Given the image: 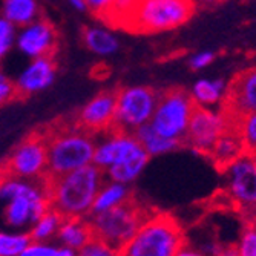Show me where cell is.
Returning <instances> with one entry per match:
<instances>
[{"instance_id": "7c38bea8", "label": "cell", "mask_w": 256, "mask_h": 256, "mask_svg": "<svg viewBox=\"0 0 256 256\" xmlns=\"http://www.w3.org/2000/svg\"><path fill=\"white\" fill-rule=\"evenodd\" d=\"M143 150L144 149L138 143L134 132L112 128L100 134L98 140H96V150L92 164H96L98 169L106 172L109 168L120 164V162L135 156Z\"/></svg>"}, {"instance_id": "2e32d148", "label": "cell", "mask_w": 256, "mask_h": 256, "mask_svg": "<svg viewBox=\"0 0 256 256\" xmlns=\"http://www.w3.org/2000/svg\"><path fill=\"white\" fill-rule=\"evenodd\" d=\"M222 108L235 118L256 112V66L240 72L227 88Z\"/></svg>"}, {"instance_id": "836d02e7", "label": "cell", "mask_w": 256, "mask_h": 256, "mask_svg": "<svg viewBox=\"0 0 256 256\" xmlns=\"http://www.w3.org/2000/svg\"><path fill=\"white\" fill-rule=\"evenodd\" d=\"M56 246L50 244L48 241H32L25 247L18 256H54Z\"/></svg>"}, {"instance_id": "d6986e66", "label": "cell", "mask_w": 256, "mask_h": 256, "mask_svg": "<svg viewBox=\"0 0 256 256\" xmlns=\"http://www.w3.org/2000/svg\"><path fill=\"white\" fill-rule=\"evenodd\" d=\"M57 238L62 242V246H68L78 252L83 246H86L94 238V230H92L89 218H80V216L63 218Z\"/></svg>"}, {"instance_id": "f35d334b", "label": "cell", "mask_w": 256, "mask_h": 256, "mask_svg": "<svg viewBox=\"0 0 256 256\" xmlns=\"http://www.w3.org/2000/svg\"><path fill=\"white\" fill-rule=\"evenodd\" d=\"M54 256H78V252L68 246H62V247H56Z\"/></svg>"}, {"instance_id": "d590c367", "label": "cell", "mask_w": 256, "mask_h": 256, "mask_svg": "<svg viewBox=\"0 0 256 256\" xmlns=\"http://www.w3.org/2000/svg\"><path fill=\"white\" fill-rule=\"evenodd\" d=\"M174 256H208L207 253H204V250L198 248V247H194L190 244L186 242Z\"/></svg>"}, {"instance_id": "d6a6232c", "label": "cell", "mask_w": 256, "mask_h": 256, "mask_svg": "<svg viewBox=\"0 0 256 256\" xmlns=\"http://www.w3.org/2000/svg\"><path fill=\"white\" fill-rule=\"evenodd\" d=\"M84 4H86V10L89 12H92L96 17H98L100 20L108 23L110 11H112L114 0H84Z\"/></svg>"}, {"instance_id": "484cf974", "label": "cell", "mask_w": 256, "mask_h": 256, "mask_svg": "<svg viewBox=\"0 0 256 256\" xmlns=\"http://www.w3.org/2000/svg\"><path fill=\"white\" fill-rule=\"evenodd\" d=\"M31 242L25 230H0V256H18Z\"/></svg>"}, {"instance_id": "603a6c76", "label": "cell", "mask_w": 256, "mask_h": 256, "mask_svg": "<svg viewBox=\"0 0 256 256\" xmlns=\"http://www.w3.org/2000/svg\"><path fill=\"white\" fill-rule=\"evenodd\" d=\"M149 158L150 156L143 150V152L136 154L135 156L120 162V164H115V166L109 168L104 172V176H106V180L123 182V184L129 186L143 174V170L146 169L148 162H149Z\"/></svg>"}, {"instance_id": "ffe728a7", "label": "cell", "mask_w": 256, "mask_h": 256, "mask_svg": "<svg viewBox=\"0 0 256 256\" xmlns=\"http://www.w3.org/2000/svg\"><path fill=\"white\" fill-rule=\"evenodd\" d=\"M228 84L221 78H201L194 83L190 97L195 106L200 108H220L226 102Z\"/></svg>"}, {"instance_id": "277c9868", "label": "cell", "mask_w": 256, "mask_h": 256, "mask_svg": "<svg viewBox=\"0 0 256 256\" xmlns=\"http://www.w3.org/2000/svg\"><path fill=\"white\" fill-rule=\"evenodd\" d=\"M184 244V230L170 214L150 212L120 248V256H174Z\"/></svg>"}, {"instance_id": "7402d4cb", "label": "cell", "mask_w": 256, "mask_h": 256, "mask_svg": "<svg viewBox=\"0 0 256 256\" xmlns=\"http://www.w3.org/2000/svg\"><path fill=\"white\" fill-rule=\"evenodd\" d=\"M134 134L138 140V143L142 144V148L144 149V152L149 156L170 154V152L176 150L180 146H182V142H180V140H174V138L164 136L160 132H156L150 123L138 128Z\"/></svg>"}, {"instance_id": "cb8c5ba5", "label": "cell", "mask_w": 256, "mask_h": 256, "mask_svg": "<svg viewBox=\"0 0 256 256\" xmlns=\"http://www.w3.org/2000/svg\"><path fill=\"white\" fill-rule=\"evenodd\" d=\"M0 14L20 28L40 17V6L37 0H2Z\"/></svg>"}, {"instance_id": "7a4b0ae2", "label": "cell", "mask_w": 256, "mask_h": 256, "mask_svg": "<svg viewBox=\"0 0 256 256\" xmlns=\"http://www.w3.org/2000/svg\"><path fill=\"white\" fill-rule=\"evenodd\" d=\"M106 176L96 164H88L60 176L46 178L50 202L63 218H88Z\"/></svg>"}, {"instance_id": "8d00e7d4", "label": "cell", "mask_w": 256, "mask_h": 256, "mask_svg": "<svg viewBox=\"0 0 256 256\" xmlns=\"http://www.w3.org/2000/svg\"><path fill=\"white\" fill-rule=\"evenodd\" d=\"M195 10H210L221 5L226 0H190Z\"/></svg>"}, {"instance_id": "f546056e", "label": "cell", "mask_w": 256, "mask_h": 256, "mask_svg": "<svg viewBox=\"0 0 256 256\" xmlns=\"http://www.w3.org/2000/svg\"><path fill=\"white\" fill-rule=\"evenodd\" d=\"M78 256H120V250L109 242L94 236L78 250Z\"/></svg>"}, {"instance_id": "ba28073f", "label": "cell", "mask_w": 256, "mask_h": 256, "mask_svg": "<svg viewBox=\"0 0 256 256\" xmlns=\"http://www.w3.org/2000/svg\"><path fill=\"white\" fill-rule=\"evenodd\" d=\"M195 108L189 92L169 89L164 94H160L150 124L161 135L182 142Z\"/></svg>"}, {"instance_id": "44dd1931", "label": "cell", "mask_w": 256, "mask_h": 256, "mask_svg": "<svg viewBox=\"0 0 256 256\" xmlns=\"http://www.w3.org/2000/svg\"><path fill=\"white\" fill-rule=\"evenodd\" d=\"M129 200H132V194L128 184L104 180L102 188L98 189L94 204H92L90 215H97V214L110 210L114 207H118L128 202Z\"/></svg>"}, {"instance_id": "4dcf8cb0", "label": "cell", "mask_w": 256, "mask_h": 256, "mask_svg": "<svg viewBox=\"0 0 256 256\" xmlns=\"http://www.w3.org/2000/svg\"><path fill=\"white\" fill-rule=\"evenodd\" d=\"M136 2H138V0H114L112 11H110L109 20H108L109 25L123 28L124 22L128 20L130 12L134 11Z\"/></svg>"}, {"instance_id": "4316f807", "label": "cell", "mask_w": 256, "mask_h": 256, "mask_svg": "<svg viewBox=\"0 0 256 256\" xmlns=\"http://www.w3.org/2000/svg\"><path fill=\"white\" fill-rule=\"evenodd\" d=\"M234 126L238 130L247 154L256 150V112L246 114L242 117L234 120Z\"/></svg>"}, {"instance_id": "8992f818", "label": "cell", "mask_w": 256, "mask_h": 256, "mask_svg": "<svg viewBox=\"0 0 256 256\" xmlns=\"http://www.w3.org/2000/svg\"><path fill=\"white\" fill-rule=\"evenodd\" d=\"M152 210L140 206L135 200L114 207L110 210L89 215V222L94 230V236L109 242L118 250L135 235L138 227Z\"/></svg>"}, {"instance_id": "30bf717a", "label": "cell", "mask_w": 256, "mask_h": 256, "mask_svg": "<svg viewBox=\"0 0 256 256\" xmlns=\"http://www.w3.org/2000/svg\"><path fill=\"white\" fill-rule=\"evenodd\" d=\"M160 94L149 86H126L117 90L114 128L135 132L150 123Z\"/></svg>"}, {"instance_id": "5b68a950", "label": "cell", "mask_w": 256, "mask_h": 256, "mask_svg": "<svg viewBox=\"0 0 256 256\" xmlns=\"http://www.w3.org/2000/svg\"><path fill=\"white\" fill-rule=\"evenodd\" d=\"M190 0H138L123 28L138 34H160L178 30L194 16Z\"/></svg>"}, {"instance_id": "60d3db41", "label": "cell", "mask_w": 256, "mask_h": 256, "mask_svg": "<svg viewBox=\"0 0 256 256\" xmlns=\"http://www.w3.org/2000/svg\"><path fill=\"white\" fill-rule=\"evenodd\" d=\"M250 155H252V158H253V161L256 162V150H254V152H252Z\"/></svg>"}, {"instance_id": "3957f363", "label": "cell", "mask_w": 256, "mask_h": 256, "mask_svg": "<svg viewBox=\"0 0 256 256\" xmlns=\"http://www.w3.org/2000/svg\"><path fill=\"white\" fill-rule=\"evenodd\" d=\"M44 135L48 146V178L92 164L97 138L76 122L51 126L44 130Z\"/></svg>"}, {"instance_id": "e0dca14e", "label": "cell", "mask_w": 256, "mask_h": 256, "mask_svg": "<svg viewBox=\"0 0 256 256\" xmlns=\"http://www.w3.org/2000/svg\"><path fill=\"white\" fill-rule=\"evenodd\" d=\"M244 154H247V150L242 143V138L234 126L216 140V143L214 144L210 152L207 154V156L221 170L222 168L230 164L232 161L238 160Z\"/></svg>"}, {"instance_id": "f1b7e54d", "label": "cell", "mask_w": 256, "mask_h": 256, "mask_svg": "<svg viewBox=\"0 0 256 256\" xmlns=\"http://www.w3.org/2000/svg\"><path fill=\"white\" fill-rule=\"evenodd\" d=\"M17 26L6 17L0 14V60L5 58L12 48H16V38H17Z\"/></svg>"}, {"instance_id": "d4e9b609", "label": "cell", "mask_w": 256, "mask_h": 256, "mask_svg": "<svg viewBox=\"0 0 256 256\" xmlns=\"http://www.w3.org/2000/svg\"><path fill=\"white\" fill-rule=\"evenodd\" d=\"M63 216L51 207L46 210L28 230V234L32 241H50L51 238L57 236Z\"/></svg>"}, {"instance_id": "8fae6325", "label": "cell", "mask_w": 256, "mask_h": 256, "mask_svg": "<svg viewBox=\"0 0 256 256\" xmlns=\"http://www.w3.org/2000/svg\"><path fill=\"white\" fill-rule=\"evenodd\" d=\"M2 169L23 180L40 181L48 178V146L44 130L34 132L20 142L5 160Z\"/></svg>"}, {"instance_id": "ac0fdd59", "label": "cell", "mask_w": 256, "mask_h": 256, "mask_svg": "<svg viewBox=\"0 0 256 256\" xmlns=\"http://www.w3.org/2000/svg\"><path fill=\"white\" fill-rule=\"evenodd\" d=\"M82 40L88 51L98 57H110L120 50V40L110 30L100 25H89L82 31Z\"/></svg>"}, {"instance_id": "74e56055", "label": "cell", "mask_w": 256, "mask_h": 256, "mask_svg": "<svg viewBox=\"0 0 256 256\" xmlns=\"http://www.w3.org/2000/svg\"><path fill=\"white\" fill-rule=\"evenodd\" d=\"M212 256H240L236 246H220Z\"/></svg>"}, {"instance_id": "e575fe53", "label": "cell", "mask_w": 256, "mask_h": 256, "mask_svg": "<svg viewBox=\"0 0 256 256\" xmlns=\"http://www.w3.org/2000/svg\"><path fill=\"white\" fill-rule=\"evenodd\" d=\"M215 60V52L214 51H201L194 54L189 58V66L194 71H202V69L208 68Z\"/></svg>"}, {"instance_id": "1f68e13d", "label": "cell", "mask_w": 256, "mask_h": 256, "mask_svg": "<svg viewBox=\"0 0 256 256\" xmlns=\"http://www.w3.org/2000/svg\"><path fill=\"white\" fill-rule=\"evenodd\" d=\"M18 98L16 82L11 80L2 69H0V108Z\"/></svg>"}, {"instance_id": "4fadbf2b", "label": "cell", "mask_w": 256, "mask_h": 256, "mask_svg": "<svg viewBox=\"0 0 256 256\" xmlns=\"http://www.w3.org/2000/svg\"><path fill=\"white\" fill-rule=\"evenodd\" d=\"M58 32L50 20L38 17L17 30L16 48L30 60L54 57L58 50Z\"/></svg>"}, {"instance_id": "83f0119b", "label": "cell", "mask_w": 256, "mask_h": 256, "mask_svg": "<svg viewBox=\"0 0 256 256\" xmlns=\"http://www.w3.org/2000/svg\"><path fill=\"white\" fill-rule=\"evenodd\" d=\"M240 256H256V218H248L236 244Z\"/></svg>"}, {"instance_id": "ab89813d", "label": "cell", "mask_w": 256, "mask_h": 256, "mask_svg": "<svg viewBox=\"0 0 256 256\" xmlns=\"http://www.w3.org/2000/svg\"><path fill=\"white\" fill-rule=\"evenodd\" d=\"M68 2V5L71 6V8H74L76 11H80V12H83V11H88L86 10V4H84V0H66Z\"/></svg>"}, {"instance_id": "52a82bcc", "label": "cell", "mask_w": 256, "mask_h": 256, "mask_svg": "<svg viewBox=\"0 0 256 256\" xmlns=\"http://www.w3.org/2000/svg\"><path fill=\"white\" fill-rule=\"evenodd\" d=\"M222 192L236 210L246 215V220L256 218V162L250 154L221 169Z\"/></svg>"}, {"instance_id": "9c48e42d", "label": "cell", "mask_w": 256, "mask_h": 256, "mask_svg": "<svg viewBox=\"0 0 256 256\" xmlns=\"http://www.w3.org/2000/svg\"><path fill=\"white\" fill-rule=\"evenodd\" d=\"M230 128H234V117L221 108H200L196 106L190 123L186 130L182 144L194 152L206 155L210 152L216 140Z\"/></svg>"}, {"instance_id": "9a60e30c", "label": "cell", "mask_w": 256, "mask_h": 256, "mask_svg": "<svg viewBox=\"0 0 256 256\" xmlns=\"http://www.w3.org/2000/svg\"><path fill=\"white\" fill-rule=\"evenodd\" d=\"M57 77V63L54 57H38L30 60L17 76L16 88L18 98L31 97L52 86Z\"/></svg>"}, {"instance_id": "5bb4252c", "label": "cell", "mask_w": 256, "mask_h": 256, "mask_svg": "<svg viewBox=\"0 0 256 256\" xmlns=\"http://www.w3.org/2000/svg\"><path fill=\"white\" fill-rule=\"evenodd\" d=\"M117 109V92L102 90L92 97L77 114L76 123L96 136L112 129Z\"/></svg>"}, {"instance_id": "6da1fadb", "label": "cell", "mask_w": 256, "mask_h": 256, "mask_svg": "<svg viewBox=\"0 0 256 256\" xmlns=\"http://www.w3.org/2000/svg\"><path fill=\"white\" fill-rule=\"evenodd\" d=\"M50 208L46 180H23L0 168V220L6 228L28 232Z\"/></svg>"}]
</instances>
